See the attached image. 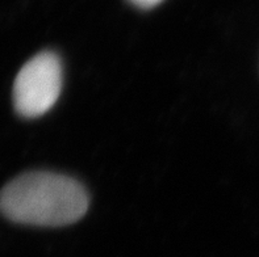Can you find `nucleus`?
Returning a JSON list of instances; mask_svg holds the SVG:
<instances>
[{
	"mask_svg": "<svg viewBox=\"0 0 259 257\" xmlns=\"http://www.w3.org/2000/svg\"><path fill=\"white\" fill-rule=\"evenodd\" d=\"M89 195L76 180L52 172H29L0 190V212L23 225L59 227L79 221Z\"/></svg>",
	"mask_w": 259,
	"mask_h": 257,
	"instance_id": "obj_1",
	"label": "nucleus"
},
{
	"mask_svg": "<svg viewBox=\"0 0 259 257\" xmlns=\"http://www.w3.org/2000/svg\"><path fill=\"white\" fill-rule=\"evenodd\" d=\"M62 63L53 52H42L29 59L13 84V105L21 117L36 118L49 112L62 89Z\"/></svg>",
	"mask_w": 259,
	"mask_h": 257,
	"instance_id": "obj_2",
	"label": "nucleus"
},
{
	"mask_svg": "<svg viewBox=\"0 0 259 257\" xmlns=\"http://www.w3.org/2000/svg\"><path fill=\"white\" fill-rule=\"evenodd\" d=\"M132 4L140 7V8H144V10H149V8H153V7L158 6L159 3H162L163 0H129Z\"/></svg>",
	"mask_w": 259,
	"mask_h": 257,
	"instance_id": "obj_3",
	"label": "nucleus"
}]
</instances>
